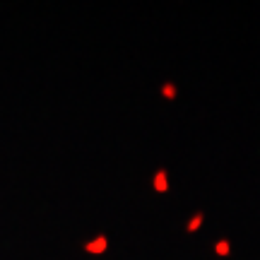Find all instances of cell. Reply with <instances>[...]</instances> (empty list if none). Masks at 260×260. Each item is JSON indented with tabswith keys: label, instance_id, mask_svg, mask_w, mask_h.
Here are the masks:
<instances>
[{
	"label": "cell",
	"instance_id": "obj_3",
	"mask_svg": "<svg viewBox=\"0 0 260 260\" xmlns=\"http://www.w3.org/2000/svg\"><path fill=\"white\" fill-rule=\"evenodd\" d=\"M159 94H161L167 102H176L178 99V87L174 82H164L161 87H159Z\"/></svg>",
	"mask_w": 260,
	"mask_h": 260
},
{
	"label": "cell",
	"instance_id": "obj_4",
	"mask_svg": "<svg viewBox=\"0 0 260 260\" xmlns=\"http://www.w3.org/2000/svg\"><path fill=\"white\" fill-rule=\"evenodd\" d=\"M203 222H205V214L203 212H195L193 217H190V219L186 222V232L188 234H195L198 229H200V226H203Z\"/></svg>",
	"mask_w": 260,
	"mask_h": 260
},
{
	"label": "cell",
	"instance_id": "obj_2",
	"mask_svg": "<svg viewBox=\"0 0 260 260\" xmlns=\"http://www.w3.org/2000/svg\"><path fill=\"white\" fill-rule=\"evenodd\" d=\"M152 188H154L159 195L169 193V171L164 167L154 171V176H152Z\"/></svg>",
	"mask_w": 260,
	"mask_h": 260
},
{
	"label": "cell",
	"instance_id": "obj_5",
	"mask_svg": "<svg viewBox=\"0 0 260 260\" xmlns=\"http://www.w3.org/2000/svg\"><path fill=\"white\" fill-rule=\"evenodd\" d=\"M214 253H217L219 258H229V253H232V243H229V239H219V241L214 243Z\"/></svg>",
	"mask_w": 260,
	"mask_h": 260
},
{
	"label": "cell",
	"instance_id": "obj_1",
	"mask_svg": "<svg viewBox=\"0 0 260 260\" xmlns=\"http://www.w3.org/2000/svg\"><path fill=\"white\" fill-rule=\"evenodd\" d=\"M109 251V239L106 236H94L89 241L84 243V253H89V255H104V253Z\"/></svg>",
	"mask_w": 260,
	"mask_h": 260
}]
</instances>
